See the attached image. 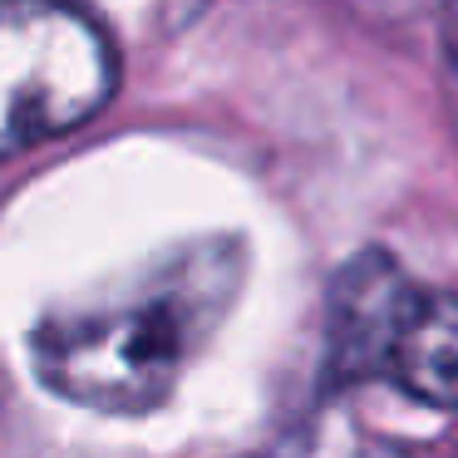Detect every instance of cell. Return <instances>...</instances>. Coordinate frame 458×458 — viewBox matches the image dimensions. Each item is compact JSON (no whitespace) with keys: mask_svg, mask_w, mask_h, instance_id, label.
<instances>
[{"mask_svg":"<svg viewBox=\"0 0 458 458\" xmlns=\"http://www.w3.org/2000/svg\"><path fill=\"white\" fill-rule=\"evenodd\" d=\"M247 281L237 237H202L114 281L64 296L35 320L30 369L50 394L94 414L158 409L232 316Z\"/></svg>","mask_w":458,"mask_h":458,"instance_id":"obj_1","label":"cell"},{"mask_svg":"<svg viewBox=\"0 0 458 458\" xmlns=\"http://www.w3.org/2000/svg\"><path fill=\"white\" fill-rule=\"evenodd\" d=\"M326 365L335 379H389L428 409H458V296L360 251L330 286Z\"/></svg>","mask_w":458,"mask_h":458,"instance_id":"obj_2","label":"cell"},{"mask_svg":"<svg viewBox=\"0 0 458 458\" xmlns=\"http://www.w3.org/2000/svg\"><path fill=\"white\" fill-rule=\"evenodd\" d=\"M119 89L109 30L74 0H0V163L84 129Z\"/></svg>","mask_w":458,"mask_h":458,"instance_id":"obj_3","label":"cell"},{"mask_svg":"<svg viewBox=\"0 0 458 458\" xmlns=\"http://www.w3.org/2000/svg\"><path fill=\"white\" fill-rule=\"evenodd\" d=\"M350 458H404L399 448H389V444H365L360 454H350Z\"/></svg>","mask_w":458,"mask_h":458,"instance_id":"obj_4","label":"cell"}]
</instances>
